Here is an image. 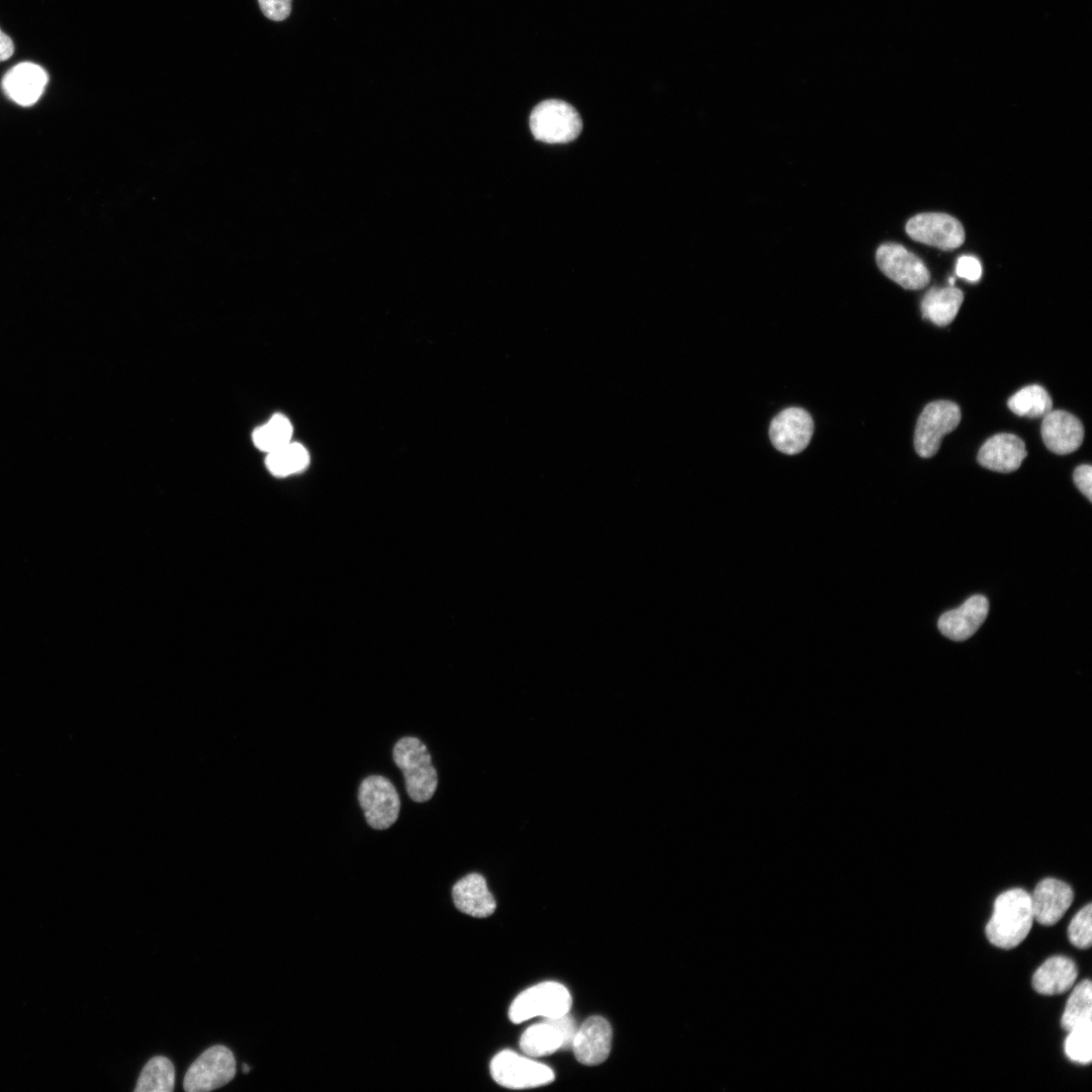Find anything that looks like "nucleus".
<instances>
[{
	"mask_svg": "<svg viewBox=\"0 0 1092 1092\" xmlns=\"http://www.w3.org/2000/svg\"><path fill=\"white\" fill-rule=\"evenodd\" d=\"M1074 482L1078 489L1092 502V467L1089 464L1079 465L1073 474Z\"/></svg>",
	"mask_w": 1092,
	"mask_h": 1092,
	"instance_id": "2f4dec72",
	"label": "nucleus"
},
{
	"mask_svg": "<svg viewBox=\"0 0 1092 1092\" xmlns=\"http://www.w3.org/2000/svg\"><path fill=\"white\" fill-rule=\"evenodd\" d=\"M531 132L537 141L547 144H565L575 140L582 121L576 109L569 103L548 99L537 104L529 118Z\"/></svg>",
	"mask_w": 1092,
	"mask_h": 1092,
	"instance_id": "20e7f679",
	"label": "nucleus"
},
{
	"mask_svg": "<svg viewBox=\"0 0 1092 1092\" xmlns=\"http://www.w3.org/2000/svg\"><path fill=\"white\" fill-rule=\"evenodd\" d=\"M309 463L307 450L300 444L290 442L267 453L266 466L275 476H288L302 471Z\"/></svg>",
	"mask_w": 1092,
	"mask_h": 1092,
	"instance_id": "5701e85b",
	"label": "nucleus"
},
{
	"mask_svg": "<svg viewBox=\"0 0 1092 1092\" xmlns=\"http://www.w3.org/2000/svg\"><path fill=\"white\" fill-rule=\"evenodd\" d=\"M963 300L964 294L957 287H932L921 300L922 316L936 326L944 327L954 320Z\"/></svg>",
	"mask_w": 1092,
	"mask_h": 1092,
	"instance_id": "aec40b11",
	"label": "nucleus"
},
{
	"mask_svg": "<svg viewBox=\"0 0 1092 1092\" xmlns=\"http://www.w3.org/2000/svg\"><path fill=\"white\" fill-rule=\"evenodd\" d=\"M989 602L981 595L969 598L959 608L943 613L938 619V629L948 639L964 641L975 634L986 620Z\"/></svg>",
	"mask_w": 1092,
	"mask_h": 1092,
	"instance_id": "2eb2a0df",
	"label": "nucleus"
},
{
	"mask_svg": "<svg viewBox=\"0 0 1092 1092\" xmlns=\"http://www.w3.org/2000/svg\"><path fill=\"white\" fill-rule=\"evenodd\" d=\"M572 998L568 989L554 981L542 982L520 993L512 1002L509 1017L521 1023L536 1016L556 1018L569 1012Z\"/></svg>",
	"mask_w": 1092,
	"mask_h": 1092,
	"instance_id": "7ed1b4c3",
	"label": "nucleus"
},
{
	"mask_svg": "<svg viewBox=\"0 0 1092 1092\" xmlns=\"http://www.w3.org/2000/svg\"><path fill=\"white\" fill-rule=\"evenodd\" d=\"M1064 1049L1071 1061L1082 1065L1090 1064L1092 1060V1020L1070 1029Z\"/></svg>",
	"mask_w": 1092,
	"mask_h": 1092,
	"instance_id": "bb28decb",
	"label": "nucleus"
},
{
	"mask_svg": "<svg viewBox=\"0 0 1092 1092\" xmlns=\"http://www.w3.org/2000/svg\"><path fill=\"white\" fill-rule=\"evenodd\" d=\"M48 82V73L41 66L32 62H21L5 73L1 86L7 98L14 103L31 106L40 98Z\"/></svg>",
	"mask_w": 1092,
	"mask_h": 1092,
	"instance_id": "ddd939ff",
	"label": "nucleus"
},
{
	"mask_svg": "<svg viewBox=\"0 0 1092 1092\" xmlns=\"http://www.w3.org/2000/svg\"><path fill=\"white\" fill-rule=\"evenodd\" d=\"M1073 899V890L1065 882L1054 878L1041 880L1030 895L1033 919L1044 926L1056 924Z\"/></svg>",
	"mask_w": 1092,
	"mask_h": 1092,
	"instance_id": "4468645a",
	"label": "nucleus"
},
{
	"mask_svg": "<svg viewBox=\"0 0 1092 1092\" xmlns=\"http://www.w3.org/2000/svg\"><path fill=\"white\" fill-rule=\"evenodd\" d=\"M358 799L367 823L374 829L390 827L397 819L400 801L392 783L382 776H369L359 787Z\"/></svg>",
	"mask_w": 1092,
	"mask_h": 1092,
	"instance_id": "6e6552de",
	"label": "nucleus"
},
{
	"mask_svg": "<svg viewBox=\"0 0 1092 1092\" xmlns=\"http://www.w3.org/2000/svg\"><path fill=\"white\" fill-rule=\"evenodd\" d=\"M292 425L280 414L274 415L252 435L255 446L265 453L273 452L291 442Z\"/></svg>",
	"mask_w": 1092,
	"mask_h": 1092,
	"instance_id": "393cba45",
	"label": "nucleus"
},
{
	"mask_svg": "<svg viewBox=\"0 0 1092 1092\" xmlns=\"http://www.w3.org/2000/svg\"><path fill=\"white\" fill-rule=\"evenodd\" d=\"M956 272L960 277L976 282L981 278L982 267L975 257L963 256L958 260Z\"/></svg>",
	"mask_w": 1092,
	"mask_h": 1092,
	"instance_id": "c756f323",
	"label": "nucleus"
},
{
	"mask_svg": "<svg viewBox=\"0 0 1092 1092\" xmlns=\"http://www.w3.org/2000/svg\"><path fill=\"white\" fill-rule=\"evenodd\" d=\"M13 40L0 28V62L8 60L13 55Z\"/></svg>",
	"mask_w": 1092,
	"mask_h": 1092,
	"instance_id": "473e14b6",
	"label": "nucleus"
},
{
	"mask_svg": "<svg viewBox=\"0 0 1092 1092\" xmlns=\"http://www.w3.org/2000/svg\"><path fill=\"white\" fill-rule=\"evenodd\" d=\"M1092 905L1081 908L1068 927L1070 942L1078 948H1088L1092 942Z\"/></svg>",
	"mask_w": 1092,
	"mask_h": 1092,
	"instance_id": "cd10ccee",
	"label": "nucleus"
},
{
	"mask_svg": "<svg viewBox=\"0 0 1092 1092\" xmlns=\"http://www.w3.org/2000/svg\"><path fill=\"white\" fill-rule=\"evenodd\" d=\"M1077 976V966L1071 959L1055 956L1034 972L1032 987L1042 995L1063 994L1074 985Z\"/></svg>",
	"mask_w": 1092,
	"mask_h": 1092,
	"instance_id": "6ab92c4d",
	"label": "nucleus"
},
{
	"mask_svg": "<svg viewBox=\"0 0 1092 1092\" xmlns=\"http://www.w3.org/2000/svg\"><path fill=\"white\" fill-rule=\"evenodd\" d=\"M558 1027L563 1036L562 1050H570L572 1048V1041L577 1030L574 1019L568 1014L556 1018H547Z\"/></svg>",
	"mask_w": 1092,
	"mask_h": 1092,
	"instance_id": "7c9ffc66",
	"label": "nucleus"
},
{
	"mask_svg": "<svg viewBox=\"0 0 1092 1092\" xmlns=\"http://www.w3.org/2000/svg\"><path fill=\"white\" fill-rule=\"evenodd\" d=\"M961 421L959 405L949 400L928 403L920 414L914 433V447L923 458L932 457L939 449L944 435L952 432Z\"/></svg>",
	"mask_w": 1092,
	"mask_h": 1092,
	"instance_id": "0eeeda50",
	"label": "nucleus"
},
{
	"mask_svg": "<svg viewBox=\"0 0 1092 1092\" xmlns=\"http://www.w3.org/2000/svg\"><path fill=\"white\" fill-rule=\"evenodd\" d=\"M263 14L274 21L286 19L291 12V0H258Z\"/></svg>",
	"mask_w": 1092,
	"mask_h": 1092,
	"instance_id": "c85d7f7f",
	"label": "nucleus"
},
{
	"mask_svg": "<svg viewBox=\"0 0 1092 1092\" xmlns=\"http://www.w3.org/2000/svg\"><path fill=\"white\" fill-rule=\"evenodd\" d=\"M1040 431L1046 448L1060 455L1076 451L1084 438L1082 423L1065 411H1051L1043 416Z\"/></svg>",
	"mask_w": 1092,
	"mask_h": 1092,
	"instance_id": "dca6fc26",
	"label": "nucleus"
},
{
	"mask_svg": "<svg viewBox=\"0 0 1092 1092\" xmlns=\"http://www.w3.org/2000/svg\"><path fill=\"white\" fill-rule=\"evenodd\" d=\"M452 896L457 909L473 917H487L496 907L486 881L480 874L472 873L456 882Z\"/></svg>",
	"mask_w": 1092,
	"mask_h": 1092,
	"instance_id": "a211bd4d",
	"label": "nucleus"
},
{
	"mask_svg": "<svg viewBox=\"0 0 1092 1092\" xmlns=\"http://www.w3.org/2000/svg\"><path fill=\"white\" fill-rule=\"evenodd\" d=\"M392 754L404 776L410 798L415 802L429 801L437 789L438 778L426 745L416 737H403L395 743Z\"/></svg>",
	"mask_w": 1092,
	"mask_h": 1092,
	"instance_id": "f03ea898",
	"label": "nucleus"
},
{
	"mask_svg": "<svg viewBox=\"0 0 1092 1092\" xmlns=\"http://www.w3.org/2000/svg\"><path fill=\"white\" fill-rule=\"evenodd\" d=\"M1007 404L1015 415L1028 418L1043 417L1053 407V401L1048 391L1036 384L1018 390L1008 399Z\"/></svg>",
	"mask_w": 1092,
	"mask_h": 1092,
	"instance_id": "b1692460",
	"label": "nucleus"
},
{
	"mask_svg": "<svg viewBox=\"0 0 1092 1092\" xmlns=\"http://www.w3.org/2000/svg\"><path fill=\"white\" fill-rule=\"evenodd\" d=\"M236 1060L232 1051L216 1044L205 1050L188 1068L183 1088L187 1092H205L220 1088L233 1080Z\"/></svg>",
	"mask_w": 1092,
	"mask_h": 1092,
	"instance_id": "423d86ee",
	"label": "nucleus"
},
{
	"mask_svg": "<svg viewBox=\"0 0 1092 1092\" xmlns=\"http://www.w3.org/2000/svg\"><path fill=\"white\" fill-rule=\"evenodd\" d=\"M953 283H954V278H949V284H950V286H953Z\"/></svg>",
	"mask_w": 1092,
	"mask_h": 1092,
	"instance_id": "f704fd0d",
	"label": "nucleus"
},
{
	"mask_svg": "<svg viewBox=\"0 0 1092 1092\" xmlns=\"http://www.w3.org/2000/svg\"><path fill=\"white\" fill-rule=\"evenodd\" d=\"M1033 920L1030 894L1019 888L1007 890L994 902L986 936L993 945L1011 949L1024 940Z\"/></svg>",
	"mask_w": 1092,
	"mask_h": 1092,
	"instance_id": "f257e3e1",
	"label": "nucleus"
},
{
	"mask_svg": "<svg viewBox=\"0 0 1092 1092\" xmlns=\"http://www.w3.org/2000/svg\"><path fill=\"white\" fill-rule=\"evenodd\" d=\"M612 1026L602 1016H590L577 1027L572 1048L576 1060L585 1066H597L607 1060L612 1045Z\"/></svg>",
	"mask_w": 1092,
	"mask_h": 1092,
	"instance_id": "f8f14e48",
	"label": "nucleus"
},
{
	"mask_svg": "<svg viewBox=\"0 0 1092 1092\" xmlns=\"http://www.w3.org/2000/svg\"><path fill=\"white\" fill-rule=\"evenodd\" d=\"M242 1068H243V1072H244V1073H249V1072L251 1071V1069H252V1068H251V1067H250L249 1065H247L246 1063H244V1064H243Z\"/></svg>",
	"mask_w": 1092,
	"mask_h": 1092,
	"instance_id": "72a5a7b5",
	"label": "nucleus"
},
{
	"mask_svg": "<svg viewBox=\"0 0 1092 1092\" xmlns=\"http://www.w3.org/2000/svg\"><path fill=\"white\" fill-rule=\"evenodd\" d=\"M876 261L887 277L905 289H922L929 283L930 274L925 264L902 245H881L876 253Z\"/></svg>",
	"mask_w": 1092,
	"mask_h": 1092,
	"instance_id": "1a4fd4ad",
	"label": "nucleus"
},
{
	"mask_svg": "<svg viewBox=\"0 0 1092 1092\" xmlns=\"http://www.w3.org/2000/svg\"><path fill=\"white\" fill-rule=\"evenodd\" d=\"M489 1070L498 1085L510 1089L540 1087L553 1082L555 1078L550 1067L510 1050L496 1054Z\"/></svg>",
	"mask_w": 1092,
	"mask_h": 1092,
	"instance_id": "39448f33",
	"label": "nucleus"
},
{
	"mask_svg": "<svg viewBox=\"0 0 1092 1092\" xmlns=\"http://www.w3.org/2000/svg\"><path fill=\"white\" fill-rule=\"evenodd\" d=\"M563 1036L552 1020L545 1018L544 1021L529 1026L520 1038V1049L529 1057L538 1058L548 1056L558 1050H562Z\"/></svg>",
	"mask_w": 1092,
	"mask_h": 1092,
	"instance_id": "412c9836",
	"label": "nucleus"
},
{
	"mask_svg": "<svg viewBox=\"0 0 1092 1092\" xmlns=\"http://www.w3.org/2000/svg\"><path fill=\"white\" fill-rule=\"evenodd\" d=\"M905 230L912 240L943 250L959 248L965 241L962 223L946 213L917 214L907 221Z\"/></svg>",
	"mask_w": 1092,
	"mask_h": 1092,
	"instance_id": "9d476101",
	"label": "nucleus"
},
{
	"mask_svg": "<svg viewBox=\"0 0 1092 1092\" xmlns=\"http://www.w3.org/2000/svg\"><path fill=\"white\" fill-rule=\"evenodd\" d=\"M813 421L803 408L789 407L776 416L769 426V437L779 451L793 455L803 451L813 435Z\"/></svg>",
	"mask_w": 1092,
	"mask_h": 1092,
	"instance_id": "9b49d317",
	"label": "nucleus"
},
{
	"mask_svg": "<svg viewBox=\"0 0 1092 1092\" xmlns=\"http://www.w3.org/2000/svg\"><path fill=\"white\" fill-rule=\"evenodd\" d=\"M1024 442L1009 433L997 434L988 439L978 453V462L985 468L1009 473L1015 471L1026 457Z\"/></svg>",
	"mask_w": 1092,
	"mask_h": 1092,
	"instance_id": "f3484780",
	"label": "nucleus"
},
{
	"mask_svg": "<svg viewBox=\"0 0 1092 1092\" xmlns=\"http://www.w3.org/2000/svg\"><path fill=\"white\" fill-rule=\"evenodd\" d=\"M1092 1020V984L1090 980L1080 982L1072 991L1061 1024L1067 1031Z\"/></svg>",
	"mask_w": 1092,
	"mask_h": 1092,
	"instance_id": "a878e982",
	"label": "nucleus"
},
{
	"mask_svg": "<svg viewBox=\"0 0 1092 1092\" xmlns=\"http://www.w3.org/2000/svg\"><path fill=\"white\" fill-rule=\"evenodd\" d=\"M175 1085V1068L166 1057L152 1058L143 1068L135 1092H172Z\"/></svg>",
	"mask_w": 1092,
	"mask_h": 1092,
	"instance_id": "4be33fe9",
	"label": "nucleus"
}]
</instances>
